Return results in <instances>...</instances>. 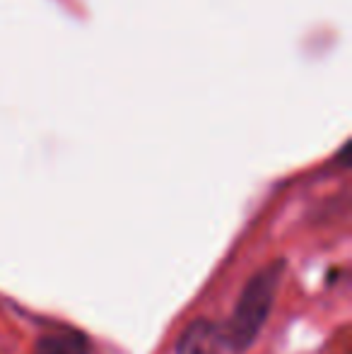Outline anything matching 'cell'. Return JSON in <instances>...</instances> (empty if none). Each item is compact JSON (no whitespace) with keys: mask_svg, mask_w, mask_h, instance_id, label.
Masks as SVG:
<instances>
[{"mask_svg":"<svg viewBox=\"0 0 352 354\" xmlns=\"http://www.w3.org/2000/svg\"><path fill=\"white\" fill-rule=\"evenodd\" d=\"M282 272H285V263L272 261L266 268H261L256 275H251V280L241 289L230 321L225 328H220L222 345H227L234 354H244L259 340L261 330L270 318L272 306H275Z\"/></svg>","mask_w":352,"mask_h":354,"instance_id":"cell-1","label":"cell"},{"mask_svg":"<svg viewBox=\"0 0 352 354\" xmlns=\"http://www.w3.org/2000/svg\"><path fill=\"white\" fill-rule=\"evenodd\" d=\"M222 330L207 318H196L176 337L174 354H220Z\"/></svg>","mask_w":352,"mask_h":354,"instance_id":"cell-2","label":"cell"},{"mask_svg":"<svg viewBox=\"0 0 352 354\" xmlns=\"http://www.w3.org/2000/svg\"><path fill=\"white\" fill-rule=\"evenodd\" d=\"M34 354H92V345L82 333L61 328L39 337Z\"/></svg>","mask_w":352,"mask_h":354,"instance_id":"cell-3","label":"cell"}]
</instances>
